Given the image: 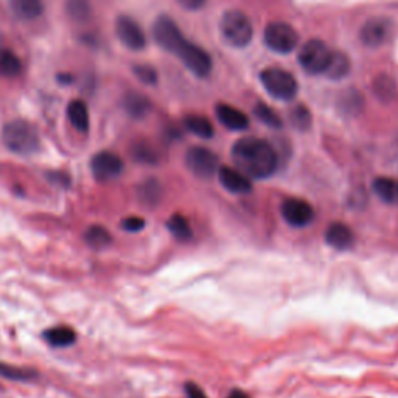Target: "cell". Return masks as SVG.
I'll list each match as a JSON object with an SVG mask.
<instances>
[{"instance_id":"obj_31","label":"cell","mask_w":398,"mask_h":398,"mask_svg":"<svg viewBox=\"0 0 398 398\" xmlns=\"http://www.w3.org/2000/svg\"><path fill=\"white\" fill-rule=\"evenodd\" d=\"M254 114H255V117H257L261 123L266 124V127L274 128V129H280L282 128V118L278 117L276 114V111L272 109V107H269L268 105H265V103H261V101H258V103L254 106Z\"/></svg>"},{"instance_id":"obj_37","label":"cell","mask_w":398,"mask_h":398,"mask_svg":"<svg viewBox=\"0 0 398 398\" xmlns=\"http://www.w3.org/2000/svg\"><path fill=\"white\" fill-rule=\"evenodd\" d=\"M179 5H182L185 10H190V11H195L204 7V3H206V0H178Z\"/></svg>"},{"instance_id":"obj_38","label":"cell","mask_w":398,"mask_h":398,"mask_svg":"<svg viewBox=\"0 0 398 398\" xmlns=\"http://www.w3.org/2000/svg\"><path fill=\"white\" fill-rule=\"evenodd\" d=\"M227 398H251V397H249L244 390L235 389V390H232L229 395H227Z\"/></svg>"},{"instance_id":"obj_18","label":"cell","mask_w":398,"mask_h":398,"mask_svg":"<svg viewBox=\"0 0 398 398\" xmlns=\"http://www.w3.org/2000/svg\"><path fill=\"white\" fill-rule=\"evenodd\" d=\"M44 339L50 347H55V349H61V347H70L72 344H75L77 341V333L72 327L67 326H58L47 328L44 332Z\"/></svg>"},{"instance_id":"obj_25","label":"cell","mask_w":398,"mask_h":398,"mask_svg":"<svg viewBox=\"0 0 398 398\" xmlns=\"http://www.w3.org/2000/svg\"><path fill=\"white\" fill-rule=\"evenodd\" d=\"M167 227H168V230L172 232V235L174 238H178L179 241L191 240V237H193L191 226L184 215H181V213L172 215V218H170L167 223Z\"/></svg>"},{"instance_id":"obj_19","label":"cell","mask_w":398,"mask_h":398,"mask_svg":"<svg viewBox=\"0 0 398 398\" xmlns=\"http://www.w3.org/2000/svg\"><path fill=\"white\" fill-rule=\"evenodd\" d=\"M67 117L75 131L81 134H86L89 131V109L88 105L83 100H73L67 106Z\"/></svg>"},{"instance_id":"obj_29","label":"cell","mask_w":398,"mask_h":398,"mask_svg":"<svg viewBox=\"0 0 398 398\" xmlns=\"http://www.w3.org/2000/svg\"><path fill=\"white\" fill-rule=\"evenodd\" d=\"M0 377L10 381H33L38 378V372L33 369H22L11 364L0 362Z\"/></svg>"},{"instance_id":"obj_26","label":"cell","mask_w":398,"mask_h":398,"mask_svg":"<svg viewBox=\"0 0 398 398\" xmlns=\"http://www.w3.org/2000/svg\"><path fill=\"white\" fill-rule=\"evenodd\" d=\"M66 13L72 21L86 22L92 16L90 0H66Z\"/></svg>"},{"instance_id":"obj_30","label":"cell","mask_w":398,"mask_h":398,"mask_svg":"<svg viewBox=\"0 0 398 398\" xmlns=\"http://www.w3.org/2000/svg\"><path fill=\"white\" fill-rule=\"evenodd\" d=\"M131 155H133L134 161L146 165H155L159 159L155 148L146 144V142H135L133 148H131Z\"/></svg>"},{"instance_id":"obj_12","label":"cell","mask_w":398,"mask_h":398,"mask_svg":"<svg viewBox=\"0 0 398 398\" xmlns=\"http://www.w3.org/2000/svg\"><path fill=\"white\" fill-rule=\"evenodd\" d=\"M90 170L98 182L117 179L123 173V161L112 151H100L90 161Z\"/></svg>"},{"instance_id":"obj_33","label":"cell","mask_w":398,"mask_h":398,"mask_svg":"<svg viewBox=\"0 0 398 398\" xmlns=\"http://www.w3.org/2000/svg\"><path fill=\"white\" fill-rule=\"evenodd\" d=\"M134 77L139 79L140 83L146 84V86H155L157 83V72L148 64H137L134 66Z\"/></svg>"},{"instance_id":"obj_35","label":"cell","mask_w":398,"mask_h":398,"mask_svg":"<svg viewBox=\"0 0 398 398\" xmlns=\"http://www.w3.org/2000/svg\"><path fill=\"white\" fill-rule=\"evenodd\" d=\"M47 178H49L50 182H53V184L59 185V187H69L70 185V178L66 173H62V172L49 173Z\"/></svg>"},{"instance_id":"obj_1","label":"cell","mask_w":398,"mask_h":398,"mask_svg":"<svg viewBox=\"0 0 398 398\" xmlns=\"http://www.w3.org/2000/svg\"><path fill=\"white\" fill-rule=\"evenodd\" d=\"M232 161L237 170L249 179H268L277 172L278 155L268 142L258 137H243L232 146Z\"/></svg>"},{"instance_id":"obj_22","label":"cell","mask_w":398,"mask_h":398,"mask_svg":"<svg viewBox=\"0 0 398 398\" xmlns=\"http://www.w3.org/2000/svg\"><path fill=\"white\" fill-rule=\"evenodd\" d=\"M373 191L381 201L390 206L398 204V181L392 178H377L373 181Z\"/></svg>"},{"instance_id":"obj_27","label":"cell","mask_w":398,"mask_h":398,"mask_svg":"<svg viewBox=\"0 0 398 398\" xmlns=\"http://www.w3.org/2000/svg\"><path fill=\"white\" fill-rule=\"evenodd\" d=\"M139 198L148 207L156 206L162 198V187L157 182V179H146L144 184L140 185Z\"/></svg>"},{"instance_id":"obj_7","label":"cell","mask_w":398,"mask_h":398,"mask_svg":"<svg viewBox=\"0 0 398 398\" xmlns=\"http://www.w3.org/2000/svg\"><path fill=\"white\" fill-rule=\"evenodd\" d=\"M152 36H155L159 47L173 55L178 53L181 45L187 41L178 24L168 16H159L156 19L155 25H152Z\"/></svg>"},{"instance_id":"obj_17","label":"cell","mask_w":398,"mask_h":398,"mask_svg":"<svg viewBox=\"0 0 398 398\" xmlns=\"http://www.w3.org/2000/svg\"><path fill=\"white\" fill-rule=\"evenodd\" d=\"M8 2L13 14L22 21H35L41 18L45 10L44 0H8Z\"/></svg>"},{"instance_id":"obj_4","label":"cell","mask_w":398,"mask_h":398,"mask_svg":"<svg viewBox=\"0 0 398 398\" xmlns=\"http://www.w3.org/2000/svg\"><path fill=\"white\" fill-rule=\"evenodd\" d=\"M260 81L266 92L277 100L289 101L297 95L299 84L293 73L280 67H268L260 73Z\"/></svg>"},{"instance_id":"obj_9","label":"cell","mask_w":398,"mask_h":398,"mask_svg":"<svg viewBox=\"0 0 398 398\" xmlns=\"http://www.w3.org/2000/svg\"><path fill=\"white\" fill-rule=\"evenodd\" d=\"M176 56L182 61L187 69L191 73H195L199 78H206L212 72V58L210 55L199 45L193 44L190 41H185L181 45V49L178 50Z\"/></svg>"},{"instance_id":"obj_24","label":"cell","mask_w":398,"mask_h":398,"mask_svg":"<svg viewBox=\"0 0 398 398\" xmlns=\"http://www.w3.org/2000/svg\"><path fill=\"white\" fill-rule=\"evenodd\" d=\"M84 241L92 249H105L112 243V235L106 227L100 224L90 226L84 232Z\"/></svg>"},{"instance_id":"obj_23","label":"cell","mask_w":398,"mask_h":398,"mask_svg":"<svg viewBox=\"0 0 398 398\" xmlns=\"http://www.w3.org/2000/svg\"><path fill=\"white\" fill-rule=\"evenodd\" d=\"M184 127L189 129L191 134H195L201 139H212L213 134H215L212 122H210L207 117L195 116V114L187 116L184 118Z\"/></svg>"},{"instance_id":"obj_21","label":"cell","mask_w":398,"mask_h":398,"mask_svg":"<svg viewBox=\"0 0 398 398\" xmlns=\"http://www.w3.org/2000/svg\"><path fill=\"white\" fill-rule=\"evenodd\" d=\"M123 106L133 118H144L151 111V101L139 92H129L124 95Z\"/></svg>"},{"instance_id":"obj_13","label":"cell","mask_w":398,"mask_h":398,"mask_svg":"<svg viewBox=\"0 0 398 398\" xmlns=\"http://www.w3.org/2000/svg\"><path fill=\"white\" fill-rule=\"evenodd\" d=\"M392 35V22L386 18H377L369 19L366 24L362 25L360 31V39L366 47L377 49L384 45L390 39Z\"/></svg>"},{"instance_id":"obj_20","label":"cell","mask_w":398,"mask_h":398,"mask_svg":"<svg viewBox=\"0 0 398 398\" xmlns=\"http://www.w3.org/2000/svg\"><path fill=\"white\" fill-rule=\"evenodd\" d=\"M22 61L13 50L0 47V78H16L22 73Z\"/></svg>"},{"instance_id":"obj_32","label":"cell","mask_w":398,"mask_h":398,"mask_svg":"<svg viewBox=\"0 0 398 398\" xmlns=\"http://www.w3.org/2000/svg\"><path fill=\"white\" fill-rule=\"evenodd\" d=\"M289 120L294 128L299 131H306L311 127V114L305 106H295L289 114Z\"/></svg>"},{"instance_id":"obj_28","label":"cell","mask_w":398,"mask_h":398,"mask_svg":"<svg viewBox=\"0 0 398 398\" xmlns=\"http://www.w3.org/2000/svg\"><path fill=\"white\" fill-rule=\"evenodd\" d=\"M349 72H350V59L347 58V55L341 52H333L326 75L333 79H341V78H344Z\"/></svg>"},{"instance_id":"obj_34","label":"cell","mask_w":398,"mask_h":398,"mask_svg":"<svg viewBox=\"0 0 398 398\" xmlns=\"http://www.w3.org/2000/svg\"><path fill=\"white\" fill-rule=\"evenodd\" d=\"M145 220L140 217H128L122 221V229L127 232H139L145 227Z\"/></svg>"},{"instance_id":"obj_8","label":"cell","mask_w":398,"mask_h":398,"mask_svg":"<svg viewBox=\"0 0 398 398\" xmlns=\"http://www.w3.org/2000/svg\"><path fill=\"white\" fill-rule=\"evenodd\" d=\"M185 165L190 172L201 179H209L218 173V156L209 148L193 146L187 151Z\"/></svg>"},{"instance_id":"obj_15","label":"cell","mask_w":398,"mask_h":398,"mask_svg":"<svg viewBox=\"0 0 398 398\" xmlns=\"http://www.w3.org/2000/svg\"><path fill=\"white\" fill-rule=\"evenodd\" d=\"M326 241L328 246H332L336 251H347L354 246L355 235L354 230L350 229L345 223H332L326 230Z\"/></svg>"},{"instance_id":"obj_2","label":"cell","mask_w":398,"mask_h":398,"mask_svg":"<svg viewBox=\"0 0 398 398\" xmlns=\"http://www.w3.org/2000/svg\"><path fill=\"white\" fill-rule=\"evenodd\" d=\"M2 140L3 145L18 156H31L41 148V139H39L35 124L22 120V118L5 124L2 129Z\"/></svg>"},{"instance_id":"obj_3","label":"cell","mask_w":398,"mask_h":398,"mask_svg":"<svg viewBox=\"0 0 398 398\" xmlns=\"http://www.w3.org/2000/svg\"><path fill=\"white\" fill-rule=\"evenodd\" d=\"M221 35L235 49H244L254 38V27L246 13L240 10H229L220 21Z\"/></svg>"},{"instance_id":"obj_6","label":"cell","mask_w":398,"mask_h":398,"mask_svg":"<svg viewBox=\"0 0 398 398\" xmlns=\"http://www.w3.org/2000/svg\"><path fill=\"white\" fill-rule=\"evenodd\" d=\"M263 41L271 52L288 55L297 47L299 35L297 31L294 30L293 25H289L287 22L282 21H274L266 25L263 33Z\"/></svg>"},{"instance_id":"obj_11","label":"cell","mask_w":398,"mask_h":398,"mask_svg":"<svg viewBox=\"0 0 398 398\" xmlns=\"http://www.w3.org/2000/svg\"><path fill=\"white\" fill-rule=\"evenodd\" d=\"M280 212L283 220L293 227H306L315 221L316 212L311 204L300 198H288L282 202Z\"/></svg>"},{"instance_id":"obj_16","label":"cell","mask_w":398,"mask_h":398,"mask_svg":"<svg viewBox=\"0 0 398 398\" xmlns=\"http://www.w3.org/2000/svg\"><path fill=\"white\" fill-rule=\"evenodd\" d=\"M218 122L230 131H244L249 128V117L243 111L230 105L220 103L215 107Z\"/></svg>"},{"instance_id":"obj_5","label":"cell","mask_w":398,"mask_h":398,"mask_svg":"<svg viewBox=\"0 0 398 398\" xmlns=\"http://www.w3.org/2000/svg\"><path fill=\"white\" fill-rule=\"evenodd\" d=\"M332 53L321 39H310L299 50V64L310 75H326Z\"/></svg>"},{"instance_id":"obj_10","label":"cell","mask_w":398,"mask_h":398,"mask_svg":"<svg viewBox=\"0 0 398 398\" xmlns=\"http://www.w3.org/2000/svg\"><path fill=\"white\" fill-rule=\"evenodd\" d=\"M116 35L118 41L133 52H140L146 47L145 31L142 30L139 22L131 16H118L116 21Z\"/></svg>"},{"instance_id":"obj_14","label":"cell","mask_w":398,"mask_h":398,"mask_svg":"<svg viewBox=\"0 0 398 398\" xmlns=\"http://www.w3.org/2000/svg\"><path fill=\"white\" fill-rule=\"evenodd\" d=\"M218 179L221 185L227 191L234 193V195H246L252 191V182L246 174H243L240 170L230 167H221L218 170Z\"/></svg>"},{"instance_id":"obj_36","label":"cell","mask_w":398,"mask_h":398,"mask_svg":"<svg viewBox=\"0 0 398 398\" xmlns=\"http://www.w3.org/2000/svg\"><path fill=\"white\" fill-rule=\"evenodd\" d=\"M185 394H187V397H189V398H207L206 392H204L195 383H187L185 384Z\"/></svg>"}]
</instances>
